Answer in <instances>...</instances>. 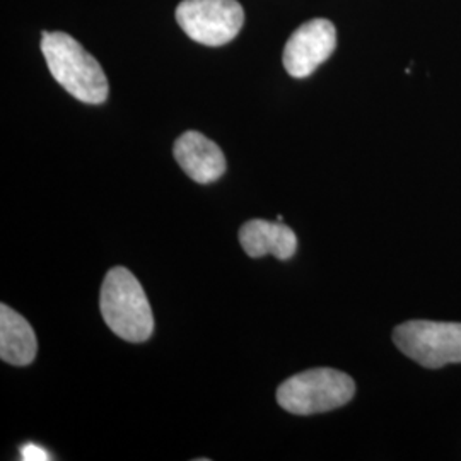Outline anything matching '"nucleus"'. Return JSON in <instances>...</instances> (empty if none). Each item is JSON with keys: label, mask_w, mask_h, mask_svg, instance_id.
Masks as SVG:
<instances>
[{"label": "nucleus", "mask_w": 461, "mask_h": 461, "mask_svg": "<svg viewBox=\"0 0 461 461\" xmlns=\"http://www.w3.org/2000/svg\"><path fill=\"white\" fill-rule=\"evenodd\" d=\"M41 51L53 79L70 96L87 104L106 101L110 86L104 70L77 40L62 32H43Z\"/></svg>", "instance_id": "f257e3e1"}, {"label": "nucleus", "mask_w": 461, "mask_h": 461, "mask_svg": "<svg viewBox=\"0 0 461 461\" xmlns=\"http://www.w3.org/2000/svg\"><path fill=\"white\" fill-rule=\"evenodd\" d=\"M99 310L104 323L120 339L140 344L154 331V316L148 296L125 267L112 268L101 285Z\"/></svg>", "instance_id": "f03ea898"}, {"label": "nucleus", "mask_w": 461, "mask_h": 461, "mask_svg": "<svg viewBox=\"0 0 461 461\" xmlns=\"http://www.w3.org/2000/svg\"><path fill=\"white\" fill-rule=\"evenodd\" d=\"M354 393L356 383L348 375L320 367L284 381L277 390V403L287 412L313 415L344 407Z\"/></svg>", "instance_id": "7ed1b4c3"}, {"label": "nucleus", "mask_w": 461, "mask_h": 461, "mask_svg": "<svg viewBox=\"0 0 461 461\" xmlns=\"http://www.w3.org/2000/svg\"><path fill=\"white\" fill-rule=\"evenodd\" d=\"M395 346L429 369L461 363V323L407 321L393 331Z\"/></svg>", "instance_id": "20e7f679"}, {"label": "nucleus", "mask_w": 461, "mask_h": 461, "mask_svg": "<svg viewBox=\"0 0 461 461\" xmlns=\"http://www.w3.org/2000/svg\"><path fill=\"white\" fill-rule=\"evenodd\" d=\"M176 21L185 34L207 47H222L243 28L245 11L238 0H183Z\"/></svg>", "instance_id": "39448f33"}, {"label": "nucleus", "mask_w": 461, "mask_h": 461, "mask_svg": "<svg viewBox=\"0 0 461 461\" xmlns=\"http://www.w3.org/2000/svg\"><path fill=\"white\" fill-rule=\"evenodd\" d=\"M337 49V30L329 19H313L299 26L285 43L282 62L289 76L304 79L327 62Z\"/></svg>", "instance_id": "423d86ee"}, {"label": "nucleus", "mask_w": 461, "mask_h": 461, "mask_svg": "<svg viewBox=\"0 0 461 461\" xmlns=\"http://www.w3.org/2000/svg\"><path fill=\"white\" fill-rule=\"evenodd\" d=\"M173 154L176 163L194 182H217L226 173V158L221 148L203 133L190 131L178 137Z\"/></svg>", "instance_id": "0eeeda50"}, {"label": "nucleus", "mask_w": 461, "mask_h": 461, "mask_svg": "<svg viewBox=\"0 0 461 461\" xmlns=\"http://www.w3.org/2000/svg\"><path fill=\"white\" fill-rule=\"evenodd\" d=\"M240 243L251 258L274 255L279 260H289L297 249L296 232L280 221L253 219L240 230Z\"/></svg>", "instance_id": "6e6552de"}, {"label": "nucleus", "mask_w": 461, "mask_h": 461, "mask_svg": "<svg viewBox=\"0 0 461 461\" xmlns=\"http://www.w3.org/2000/svg\"><path fill=\"white\" fill-rule=\"evenodd\" d=\"M38 350L32 325L7 304L0 306V357L13 366H28Z\"/></svg>", "instance_id": "1a4fd4ad"}, {"label": "nucleus", "mask_w": 461, "mask_h": 461, "mask_svg": "<svg viewBox=\"0 0 461 461\" xmlns=\"http://www.w3.org/2000/svg\"><path fill=\"white\" fill-rule=\"evenodd\" d=\"M21 458L24 461L51 460V456H50L45 449H41L40 446L33 445V443L23 446V449H21Z\"/></svg>", "instance_id": "9d476101"}]
</instances>
